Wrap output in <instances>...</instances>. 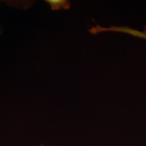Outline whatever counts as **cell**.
<instances>
[{
  "mask_svg": "<svg viewBox=\"0 0 146 146\" xmlns=\"http://www.w3.org/2000/svg\"><path fill=\"white\" fill-rule=\"evenodd\" d=\"M50 5L52 10H58L61 9H68L70 7V3L68 1L64 0H49L46 1Z\"/></svg>",
  "mask_w": 146,
  "mask_h": 146,
  "instance_id": "1",
  "label": "cell"
},
{
  "mask_svg": "<svg viewBox=\"0 0 146 146\" xmlns=\"http://www.w3.org/2000/svg\"><path fill=\"white\" fill-rule=\"evenodd\" d=\"M0 32H1V29H0Z\"/></svg>",
  "mask_w": 146,
  "mask_h": 146,
  "instance_id": "2",
  "label": "cell"
}]
</instances>
